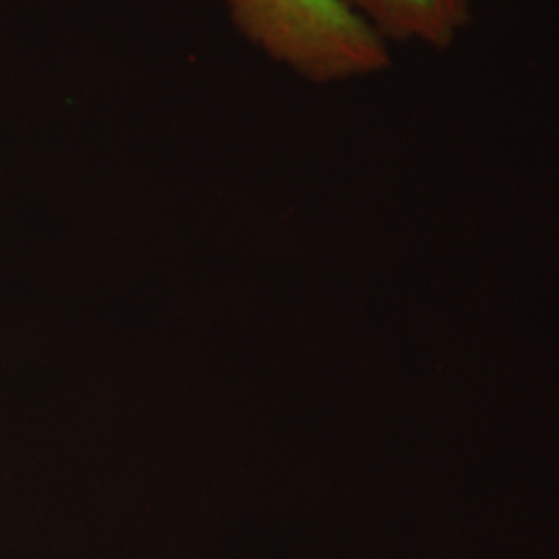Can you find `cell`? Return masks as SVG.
<instances>
[{
	"label": "cell",
	"mask_w": 559,
	"mask_h": 559,
	"mask_svg": "<svg viewBox=\"0 0 559 559\" xmlns=\"http://www.w3.org/2000/svg\"><path fill=\"white\" fill-rule=\"evenodd\" d=\"M240 34L311 83L371 78L392 64L390 44L342 0H228Z\"/></svg>",
	"instance_id": "obj_1"
},
{
	"label": "cell",
	"mask_w": 559,
	"mask_h": 559,
	"mask_svg": "<svg viewBox=\"0 0 559 559\" xmlns=\"http://www.w3.org/2000/svg\"><path fill=\"white\" fill-rule=\"evenodd\" d=\"M383 40L450 50L473 21L475 0H342Z\"/></svg>",
	"instance_id": "obj_2"
}]
</instances>
